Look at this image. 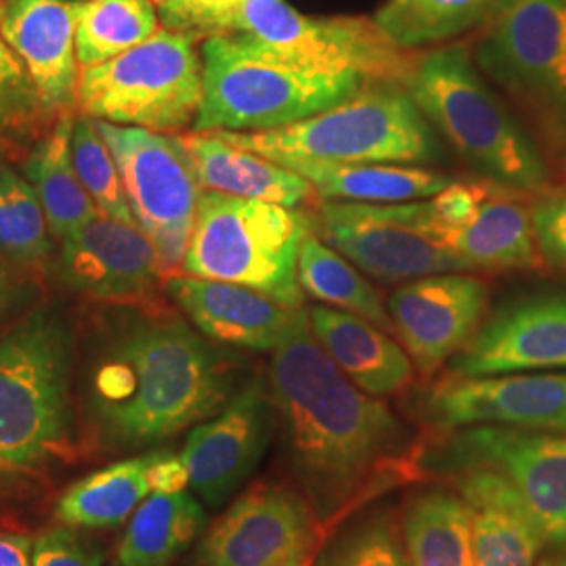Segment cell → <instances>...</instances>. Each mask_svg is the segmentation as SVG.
Here are the masks:
<instances>
[{"mask_svg":"<svg viewBox=\"0 0 566 566\" xmlns=\"http://www.w3.org/2000/svg\"><path fill=\"white\" fill-rule=\"evenodd\" d=\"M506 0H386L374 21L405 51L449 41L491 21Z\"/></svg>","mask_w":566,"mask_h":566,"instance_id":"cell-33","label":"cell"},{"mask_svg":"<svg viewBox=\"0 0 566 566\" xmlns=\"http://www.w3.org/2000/svg\"><path fill=\"white\" fill-rule=\"evenodd\" d=\"M453 446L468 462H483L506 474L546 544L566 552V432L470 426Z\"/></svg>","mask_w":566,"mask_h":566,"instance_id":"cell-16","label":"cell"},{"mask_svg":"<svg viewBox=\"0 0 566 566\" xmlns=\"http://www.w3.org/2000/svg\"><path fill=\"white\" fill-rule=\"evenodd\" d=\"M223 34L254 42L283 60L365 81L403 84L418 60L364 18H308L285 0H245Z\"/></svg>","mask_w":566,"mask_h":566,"instance_id":"cell-11","label":"cell"},{"mask_svg":"<svg viewBox=\"0 0 566 566\" xmlns=\"http://www.w3.org/2000/svg\"><path fill=\"white\" fill-rule=\"evenodd\" d=\"M315 219L301 208L202 191L185 275L238 283L287 308H303L298 254Z\"/></svg>","mask_w":566,"mask_h":566,"instance_id":"cell-7","label":"cell"},{"mask_svg":"<svg viewBox=\"0 0 566 566\" xmlns=\"http://www.w3.org/2000/svg\"><path fill=\"white\" fill-rule=\"evenodd\" d=\"M164 287L208 340L254 353H273L298 311L238 283L185 273L166 277Z\"/></svg>","mask_w":566,"mask_h":566,"instance_id":"cell-21","label":"cell"},{"mask_svg":"<svg viewBox=\"0 0 566 566\" xmlns=\"http://www.w3.org/2000/svg\"><path fill=\"white\" fill-rule=\"evenodd\" d=\"M74 120L72 112H63L53 130L36 143L23 166V177L32 185L49 229L57 240H65L99 217L72 160Z\"/></svg>","mask_w":566,"mask_h":566,"instance_id":"cell-27","label":"cell"},{"mask_svg":"<svg viewBox=\"0 0 566 566\" xmlns=\"http://www.w3.org/2000/svg\"><path fill=\"white\" fill-rule=\"evenodd\" d=\"M298 282L304 294L325 306L357 315L385 332H395L388 308L371 283L315 231H311L301 245Z\"/></svg>","mask_w":566,"mask_h":566,"instance_id":"cell-31","label":"cell"},{"mask_svg":"<svg viewBox=\"0 0 566 566\" xmlns=\"http://www.w3.org/2000/svg\"><path fill=\"white\" fill-rule=\"evenodd\" d=\"M537 566H556V565H554V563H542V565H537Z\"/></svg>","mask_w":566,"mask_h":566,"instance_id":"cell-45","label":"cell"},{"mask_svg":"<svg viewBox=\"0 0 566 566\" xmlns=\"http://www.w3.org/2000/svg\"><path fill=\"white\" fill-rule=\"evenodd\" d=\"M74 361V334L51 308L0 336V489L70 464L84 451Z\"/></svg>","mask_w":566,"mask_h":566,"instance_id":"cell-3","label":"cell"},{"mask_svg":"<svg viewBox=\"0 0 566 566\" xmlns=\"http://www.w3.org/2000/svg\"><path fill=\"white\" fill-rule=\"evenodd\" d=\"M455 479L472 521L479 566H537L546 537L506 474L483 462H468Z\"/></svg>","mask_w":566,"mask_h":566,"instance_id":"cell-22","label":"cell"},{"mask_svg":"<svg viewBox=\"0 0 566 566\" xmlns=\"http://www.w3.org/2000/svg\"><path fill=\"white\" fill-rule=\"evenodd\" d=\"M151 493H181L189 486V472L181 455L158 449V455L149 468Z\"/></svg>","mask_w":566,"mask_h":566,"instance_id":"cell-41","label":"cell"},{"mask_svg":"<svg viewBox=\"0 0 566 566\" xmlns=\"http://www.w3.org/2000/svg\"><path fill=\"white\" fill-rule=\"evenodd\" d=\"M72 160L86 193L97 206L99 214L126 224H137L124 191L120 168L107 143L103 142L95 122L88 116L74 120Z\"/></svg>","mask_w":566,"mask_h":566,"instance_id":"cell-36","label":"cell"},{"mask_svg":"<svg viewBox=\"0 0 566 566\" xmlns=\"http://www.w3.org/2000/svg\"><path fill=\"white\" fill-rule=\"evenodd\" d=\"M319 533L303 493L271 483L250 486L203 531L193 566H304Z\"/></svg>","mask_w":566,"mask_h":566,"instance_id":"cell-12","label":"cell"},{"mask_svg":"<svg viewBox=\"0 0 566 566\" xmlns=\"http://www.w3.org/2000/svg\"><path fill=\"white\" fill-rule=\"evenodd\" d=\"M60 277L81 296L118 306H151L164 280L142 229L102 214L61 240Z\"/></svg>","mask_w":566,"mask_h":566,"instance_id":"cell-15","label":"cell"},{"mask_svg":"<svg viewBox=\"0 0 566 566\" xmlns=\"http://www.w3.org/2000/svg\"><path fill=\"white\" fill-rule=\"evenodd\" d=\"M206 523V510L191 493H151L128 521L118 563L170 566L202 537Z\"/></svg>","mask_w":566,"mask_h":566,"instance_id":"cell-29","label":"cell"},{"mask_svg":"<svg viewBox=\"0 0 566 566\" xmlns=\"http://www.w3.org/2000/svg\"><path fill=\"white\" fill-rule=\"evenodd\" d=\"M0 36L25 67L42 109L76 107L74 0H2Z\"/></svg>","mask_w":566,"mask_h":566,"instance_id":"cell-20","label":"cell"},{"mask_svg":"<svg viewBox=\"0 0 566 566\" xmlns=\"http://www.w3.org/2000/svg\"><path fill=\"white\" fill-rule=\"evenodd\" d=\"M486 285L462 273L428 275L405 283L388 298V315L407 355L422 374H434L479 332Z\"/></svg>","mask_w":566,"mask_h":566,"instance_id":"cell-18","label":"cell"},{"mask_svg":"<svg viewBox=\"0 0 566 566\" xmlns=\"http://www.w3.org/2000/svg\"><path fill=\"white\" fill-rule=\"evenodd\" d=\"M93 122L120 168L130 210L158 252L164 280L179 275L202 196L181 135Z\"/></svg>","mask_w":566,"mask_h":566,"instance_id":"cell-10","label":"cell"},{"mask_svg":"<svg viewBox=\"0 0 566 566\" xmlns=\"http://www.w3.org/2000/svg\"><path fill=\"white\" fill-rule=\"evenodd\" d=\"M315 233L380 282L472 271L451 250L392 219L382 203L324 200L317 208Z\"/></svg>","mask_w":566,"mask_h":566,"instance_id":"cell-14","label":"cell"},{"mask_svg":"<svg viewBox=\"0 0 566 566\" xmlns=\"http://www.w3.org/2000/svg\"><path fill=\"white\" fill-rule=\"evenodd\" d=\"M424 411L441 428L493 424L566 432V374L451 376L428 390Z\"/></svg>","mask_w":566,"mask_h":566,"instance_id":"cell-17","label":"cell"},{"mask_svg":"<svg viewBox=\"0 0 566 566\" xmlns=\"http://www.w3.org/2000/svg\"><path fill=\"white\" fill-rule=\"evenodd\" d=\"M7 303H9V280L0 266V313L4 311Z\"/></svg>","mask_w":566,"mask_h":566,"instance_id":"cell-43","label":"cell"},{"mask_svg":"<svg viewBox=\"0 0 566 566\" xmlns=\"http://www.w3.org/2000/svg\"><path fill=\"white\" fill-rule=\"evenodd\" d=\"M34 537L28 533L0 531V566H32Z\"/></svg>","mask_w":566,"mask_h":566,"instance_id":"cell-42","label":"cell"},{"mask_svg":"<svg viewBox=\"0 0 566 566\" xmlns=\"http://www.w3.org/2000/svg\"><path fill=\"white\" fill-rule=\"evenodd\" d=\"M42 107L32 81L18 55L0 36V128Z\"/></svg>","mask_w":566,"mask_h":566,"instance_id":"cell-39","label":"cell"},{"mask_svg":"<svg viewBox=\"0 0 566 566\" xmlns=\"http://www.w3.org/2000/svg\"><path fill=\"white\" fill-rule=\"evenodd\" d=\"M271 163L418 164L439 154L430 124L399 84L374 82L322 114L263 133L214 130Z\"/></svg>","mask_w":566,"mask_h":566,"instance_id":"cell-6","label":"cell"},{"mask_svg":"<svg viewBox=\"0 0 566 566\" xmlns=\"http://www.w3.org/2000/svg\"><path fill=\"white\" fill-rule=\"evenodd\" d=\"M196 42L163 25L118 57L84 67L76 107L95 120L154 133L193 128L202 105V55Z\"/></svg>","mask_w":566,"mask_h":566,"instance_id":"cell-8","label":"cell"},{"mask_svg":"<svg viewBox=\"0 0 566 566\" xmlns=\"http://www.w3.org/2000/svg\"><path fill=\"white\" fill-rule=\"evenodd\" d=\"M109 566H122L120 563H112Z\"/></svg>","mask_w":566,"mask_h":566,"instance_id":"cell-46","label":"cell"},{"mask_svg":"<svg viewBox=\"0 0 566 566\" xmlns=\"http://www.w3.org/2000/svg\"><path fill=\"white\" fill-rule=\"evenodd\" d=\"M273 409L263 378L254 376L217 416L191 428L181 458L206 506H224L256 472L273 437Z\"/></svg>","mask_w":566,"mask_h":566,"instance_id":"cell-13","label":"cell"},{"mask_svg":"<svg viewBox=\"0 0 566 566\" xmlns=\"http://www.w3.org/2000/svg\"><path fill=\"white\" fill-rule=\"evenodd\" d=\"M405 93L476 175L518 193H539L546 164L472 67L462 46H446L418 60Z\"/></svg>","mask_w":566,"mask_h":566,"instance_id":"cell-5","label":"cell"},{"mask_svg":"<svg viewBox=\"0 0 566 566\" xmlns=\"http://www.w3.org/2000/svg\"><path fill=\"white\" fill-rule=\"evenodd\" d=\"M51 235L32 185L0 163V254L13 263H41L53 252Z\"/></svg>","mask_w":566,"mask_h":566,"instance_id":"cell-34","label":"cell"},{"mask_svg":"<svg viewBox=\"0 0 566 566\" xmlns=\"http://www.w3.org/2000/svg\"><path fill=\"white\" fill-rule=\"evenodd\" d=\"M154 2H156V4H158V7H163V4H166V2H168V0H154Z\"/></svg>","mask_w":566,"mask_h":566,"instance_id":"cell-44","label":"cell"},{"mask_svg":"<svg viewBox=\"0 0 566 566\" xmlns=\"http://www.w3.org/2000/svg\"><path fill=\"white\" fill-rule=\"evenodd\" d=\"M91 336L81 367L84 449L124 455L217 416L238 388V359L179 317L120 306Z\"/></svg>","mask_w":566,"mask_h":566,"instance_id":"cell-1","label":"cell"},{"mask_svg":"<svg viewBox=\"0 0 566 566\" xmlns=\"http://www.w3.org/2000/svg\"><path fill=\"white\" fill-rule=\"evenodd\" d=\"M202 105L193 133H263L355 97L365 84L357 72H332L283 60L235 34L203 39Z\"/></svg>","mask_w":566,"mask_h":566,"instance_id":"cell-4","label":"cell"},{"mask_svg":"<svg viewBox=\"0 0 566 566\" xmlns=\"http://www.w3.org/2000/svg\"><path fill=\"white\" fill-rule=\"evenodd\" d=\"M401 531L411 566H479L470 512L455 491L418 493L407 504Z\"/></svg>","mask_w":566,"mask_h":566,"instance_id":"cell-30","label":"cell"},{"mask_svg":"<svg viewBox=\"0 0 566 566\" xmlns=\"http://www.w3.org/2000/svg\"><path fill=\"white\" fill-rule=\"evenodd\" d=\"M154 0H74L76 60L81 70L114 60L160 28Z\"/></svg>","mask_w":566,"mask_h":566,"instance_id":"cell-32","label":"cell"},{"mask_svg":"<svg viewBox=\"0 0 566 566\" xmlns=\"http://www.w3.org/2000/svg\"><path fill=\"white\" fill-rule=\"evenodd\" d=\"M476 63L566 149V0H506Z\"/></svg>","mask_w":566,"mask_h":566,"instance_id":"cell-9","label":"cell"},{"mask_svg":"<svg viewBox=\"0 0 566 566\" xmlns=\"http://www.w3.org/2000/svg\"><path fill=\"white\" fill-rule=\"evenodd\" d=\"M158 451H145L105 465L67 486L57 500L55 518L76 528H114L126 523L151 493L149 468Z\"/></svg>","mask_w":566,"mask_h":566,"instance_id":"cell-28","label":"cell"},{"mask_svg":"<svg viewBox=\"0 0 566 566\" xmlns=\"http://www.w3.org/2000/svg\"><path fill=\"white\" fill-rule=\"evenodd\" d=\"M544 369H566V294L507 304L451 359L458 378Z\"/></svg>","mask_w":566,"mask_h":566,"instance_id":"cell-19","label":"cell"},{"mask_svg":"<svg viewBox=\"0 0 566 566\" xmlns=\"http://www.w3.org/2000/svg\"><path fill=\"white\" fill-rule=\"evenodd\" d=\"M182 147L202 191L303 208L317 193L313 185L282 164L227 143L214 133L181 135Z\"/></svg>","mask_w":566,"mask_h":566,"instance_id":"cell-24","label":"cell"},{"mask_svg":"<svg viewBox=\"0 0 566 566\" xmlns=\"http://www.w3.org/2000/svg\"><path fill=\"white\" fill-rule=\"evenodd\" d=\"M107 554L76 526L55 525L34 537L32 566H103Z\"/></svg>","mask_w":566,"mask_h":566,"instance_id":"cell-38","label":"cell"},{"mask_svg":"<svg viewBox=\"0 0 566 566\" xmlns=\"http://www.w3.org/2000/svg\"><path fill=\"white\" fill-rule=\"evenodd\" d=\"M0 4H2V0H0Z\"/></svg>","mask_w":566,"mask_h":566,"instance_id":"cell-47","label":"cell"},{"mask_svg":"<svg viewBox=\"0 0 566 566\" xmlns=\"http://www.w3.org/2000/svg\"><path fill=\"white\" fill-rule=\"evenodd\" d=\"M266 385L282 418L287 462L322 531L340 525L407 472L409 428L327 357L308 311H296L273 350Z\"/></svg>","mask_w":566,"mask_h":566,"instance_id":"cell-2","label":"cell"},{"mask_svg":"<svg viewBox=\"0 0 566 566\" xmlns=\"http://www.w3.org/2000/svg\"><path fill=\"white\" fill-rule=\"evenodd\" d=\"M539 256L566 271V187L542 198L531 210Z\"/></svg>","mask_w":566,"mask_h":566,"instance_id":"cell-40","label":"cell"},{"mask_svg":"<svg viewBox=\"0 0 566 566\" xmlns=\"http://www.w3.org/2000/svg\"><path fill=\"white\" fill-rule=\"evenodd\" d=\"M518 191L497 187L481 203L474 219L464 227L449 229L439 243L458 254L472 271L535 269L542 256L537 250L531 210L516 202Z\"/></svg>","mask_w":566,"mask_h":566,"instance_id":"cell-25","label":"cell"},{"mask_svg":"<svg viewBox=\"0 0 566 566\" xmlns=\"http://www.w3.org/2000/svg\"><path fill=\"white\" fill-rule=\"evenodd\" d=\"M313 185L315 193L336 202L397 203L428 200L455 179L405 164L285 163Z\"/></svg>","mask_w":566,"mask_h":566,"instance_id":"cell-26","label":"cell"},{"mask_svg":"<svg viewBox=\"0 0 566 566\" xmlns=\"http://www.w3.org/2000/svg\"><path fill=\"white\" fill-rule=\"evenodd\" d=\"M315 340L344 376L371 397L397 395L413 380V361L385 329L332 306L308 308Z\"/></svg>","mask_w":566,"mask_h":566,"instance_id":"cell-23","label":"cell"},{"mask_svg":"<svg viewBox=\"0 0 566 566\" xmlns=\"http://www.w3.org/2000/svg\"><path fill=\"white\" fill-rule=\"evenodd\" d=\"M315 566H411L397 518L376 510L348 521L327 542Z\"/></svg>","mask_w":566,"mask_h":566,"instance_id":"cell-35","label":"cell"},{"mask_svg":"<svg viewBox=\"0 0 566 566\" xmlns=\"http://www.w3.org/2000/svg\"><path fill=\"white\" fill-rule=\"evenodd\" d=\"M243 2L245 0H168L158 7V13L164 28L203 41L223 34Z\"/></svg>","mask_w":566,"mask_h":566,"instance_id":"cell-37","label":"cell"}]
</instances>
